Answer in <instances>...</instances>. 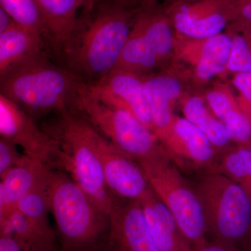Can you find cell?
Masks as SVG:
<instances>
[{"label": "cell", "mask_w": 251, "mask_h": 251, "mask_svg": "<svg viewBox=\"0 0 251 251\" xmlns=\"http://www.w3.org/2000/svg\"><path fill=\"white\" fill-rule=\"evenodd\" d=\"M161 143L171 161L181 169L209 166L215 154L212 143L185 117L175 116Z\"/></svg>", "instance_id": "2e32d148"}, {"label": "cell", "mask_w": 251, "mask_h": 251, "mask_svg": "<svg viewBox=\"0 0 251 251\" xmlns=\"http://www.w3.org/2000/svg\"><path fill=\"white\" fill-rule=\"evenodd\" d=\"M86 90L99 101L130 112L153 131L145 96L144 75L115 68L98 80L87 82Z\"/></svg>", "instance_id": "7c38bea8"}, {"label": "cell", "mask_w": 251, "mask_h": 251, "mask_svg": "<svg viewBox=\"0 0 251 251\" xmlns=\"http://www.w3.org/2000/svg\"><path fill=\"white\" fill-rule=\"evenodd\" d=\"M227 32L232 38L227 73L251 72V31Z\"/></svg>", "instance_id": "484cf974"}, {"label": "cell", "mask_w": 251, "mask_h": 251, "mask_svg": "<svg viewBox=\"0 0 251 251\" xmlns=\"http://www.w3.org/2000/svg\"><path fill=\"white\" fill-rule=\"evenodd\" d=\"M50 210L56 224L61 251H94L108 232L109 216L65 172L52 170Z\"/></svg>", "instance_id": "3957f363"}, {"label": "cell", "mask_w": 251, "mask_h": 251, "mask_svg": "<svg viewBox=\"0 0 251 251\" xmlns=\"http://www.w3.org/2000/svg\"><path fill=\"white\" fill-rule=\"evenodd\" d=\"M0 7L19 25L40 34L47 44L45 20L36 0H0Z\"/></svg>", "instance_id": "d4e9b609"}, {"label": "cell", "mask_w": 251, "mask_h": 251, "mask_svg": "<svg viewBox=\"0 0 251 251\" xmlns=\"http://www.w3.org/2000/svg\"><path fill=\"white\" fill-rule=\"evenodd\" d=\"M17 147L9 140L0 139V176L29 159V157L18 151Z\"/></svg>", "instance_id": "83f0119b"}, {"label": "cell", "mask_w": 251, "mask_h": 251, "mask_svg": "<svg viewBox=\"0 0 251 251\" xmlns=\"http://www.w3.org/2000/svg\"><path fill=\"white\" fill-rule=\"evenodd\" d=\"M176 36L205 39L226 30L233 21L234 0H163Z\"/></svg>", "instance_id": "9c48e42d"}, {"label": "cell", "mask_w": 251, "mask_h": 251, "mask_svg": "<svg viewBox=\"0 0 251 251\" xmlns=\"http://www.w3.org/2000/svg\"><path fill=\"white\" fill-rule=\"evenodd\" d=\"M87 85L79 97L77 110L117 150L138 163L168 155L152 130L130 112L91 97Z\"/></svg>", "instance_id": "8992f818"}, {"label": "cell", "mask_w": 251, "mask_h": 251, "mask_svg": "<svg viewBox=\"0 0 251 251\" xmlns=\"http://www.w3.org/2000/svg\"><path fill=\"white\" fill-rule=\"evenodd\" d=\"M180 103L184 117L196 126L214 148H223L232 141L230 133L211 111L202 94L186 93Z\"/></svg>", "instance_id": "603a6c76"}, {"label": "cell", "mask_w": 251, "mask_h": 251, "mask_svg": "<svg viewBox=\"0 0 251 251\" xmlns=\"http://www.w3.org/2000/svg\"><path fill=\"white\" fill-rule=\"evenodd\" d=\"M150 187L171 211L180 232L193 249L202 247L208 230L196 191L190 187L168 155L138 163Z\"/></svg>", "instance_id": "5b68a950"}, {"label": "cell", "mask_w": 251, "mask_h": 251, "mask_svg": "<svg viewBox=\"0 0 251 251\" xmlns=\"http://www.w3.org/2000/svg\"><path fill=\"white\" fill-rule=\"evenodd\" d=\"M0 135L23 153L51 170L65 172L66 157L58 140L39 128L34 119L0 94Z\"/></svg>", "instance_id": "ba28073f"}, {"label": "cell", "mask_w": 251, "mask_h": 251, "mask_svg": "<svg viewBox=\"0 0 251 251\" xmlns=\"http://www.w3.org/2000/svg\"><path fill=\"white\" fill-rule=\"evenodd\" d=\"M237 183L251 202V146L239 145L223 157L217 171Z\"/></svg>", "instance_id": "cb8c5ba5"}, {"label": "cell", "mask_w": 251, "mask_h": 251, "mask_svg": "<svg viewBox=\"0 0 251 251\" xmlns=\"http://www.w3.org/2000/svg\"><path fill=\"white\" fill-rule=\"evenodd\" d=\"M130 34L161 70L176 62V34L159 0H146L138 6Z\"/></svg>", "instance_id": "4fadbf2b"}, {"label": "cell", "mask_w": 251, "mask_h": 251, "mask_svg": "<svg viewBox=\"0 0 251 251\" xmlns=\"http://www.w3.org/2000/svg\"><path fill=\"white\" fill-rule=\"evenodd\" d=\"M47 29V44L54 53L65 58L79 24L80 0H36Z\"/></svg>", "instance_id": "e0dca14e"}, {"label": "cell", "mask_w": 251, "mask_h": 251, "mask_svg": "<svg viewBox=\"0 0 251 251\" xmlns=\"http://www.w3.org/2000/svg\"><path fill=\"white\" fill-rule=\"evenodd\" d=\"M207 229L222 244L242 240L251 232V202L247 193L227 176L214 171L196 190Z\"/></svg>", "instance_id": "52a82bcc"}, {"label": "cell", "mask_w": 251, "mask_h": 251, "mask_svg": "<svg viewBox=\"0 0 251 251\" xmlns=\"http://www.w3.org/2000/svg\"><path fill=\"white\" fill-rule=\"evenodd\" d=\"M87 82L69 68L51 62L43 53L0 75V94L35 119L51 112L77 110Z\"/></svg>", "instance_id": "6da1fadb"}, {"label": "cell", "mask_w": 251, "mask_h": 251, "mask_svg": "<svg viewBox=\"0 0 251 251\" xmlns=\"http://www.w3.org/2000/svg\"><path fill=\"white\" fill-rule=\"evenodd\" d=\"M193 251H233L231 248L227 247L226 244H208L198 248V249H193Z\"/></svg>", "instance_id": "d6a6232c"}, {"label": "cell", "mask_w": 251, "mask_h": 251, "mask_svg": "<svg viewBox=\"0 0 251 251\" xmlns=\"http://www.w3.org/2000/svg\"><path fill=\"white\" fill-rule=\"evenodd\" d=\"M102 0H80V9H82V17L90 16Z\"/></svg>", "instance_id": "1f68e13d"}, {"label": "cell", "mask_w": 251, "mask_h": 251, "mask_svg": "<svg viewBox=\"0 0 251 251\" xmlns=\"http://www.w3.org/2000/svg\"><path fill=\"white\" fill-rule=\"evenodd\" d=\"M232 85L237 91L239 106L251 122V72L232 74Z\"/></svg>", "instance_id": "4316f807"}, {"label": "cell", "mask_w": 251, "mask_h": 251, "mask_svg": "<svg viewBox=\"0 0 251 251\" xmlns=\"http://www.w3.org/2000/svg\"><path fill=\"white\" fill-rule=\"evenodd\" d=\"M97 146L105 183L112 194L128 201L143 197L150 186L140 165L117 150L100 133Z\"/></svg>", "instance_id": "5bb4252c"}, {"label": "cell", "mask_w": 251, "mask_h": 251, "mask_svg": "<svg viewBox=\"0 0 251 251\" xmlns=\"http://www.w3.org/2000/svg\"><path fill=\"white\" fill-rule=\"evenodd\" d=\"M149 228L161 251H193L180 232L171 211L157 197L151 187L138 200Z\"/></svg>", "instance_id": "ffe728a7"}, {"label": "cell", "mask_w": 251, "mask_h": 251, "mask_svg": "<svg viewBox=\"0 0 251 251\" xmlns=\"http://www.w3.org/2000/svg\"><path fill=\"white\" fill-rule=\"evenodd\" d=\"M176 38V62L186 71L195 87H204L214 77L227 74L232 46L229 32L205 39Z\"/></svg>", "instance_id": "30bf717a"}, {"label": "cell", "mask_w": 251, "mask_h": 251, "mask_svg": "<svg viewBox=\"0 0 251 251\" xmlns=\"http://www.w3.org/2000/svg\"><path fill=\"white\" fill-rule=\"evenodd\" d=\"M46 46L40 34L18 24L0 33V75L11 68L44 53Z\"/></svg>", "instance_id": "44dd1931"}, {"label": "cell", "mask_w": 251, "mask_h": 251, "mask_svg": "<svg viewBox=\"0 0 251 251\" xmlns=\"http://www.w3.org/2000/svg\"><path fill=\"white\" fill-rule=\"evenodd\" d=\"M0 234L14 238L23 251H61L57 234L46 232L17 209L0 224Z\"/></svg>", "instance_id": "7402d4cb"}, {"label": "cell", "mask_w": 251, "mask_h": 251, "mask_svg": "<svg viewBox=\"0 0 251 251\" xmlns=\"http://www.w3.org/2000/svg\"><path fill=\"white\" fill-rule=\"evenodd\" d=\"M226 31H251V0H234L233 21Z\"/></svg>", "instance_id": "f1b7e54d"}, {"label": "cell", "mask_w": 251, "mask_h": 251, "mask_svg": "<svg viewBox=\"0 0 251 251\" xmlns=\"http://www.w3.org/2000/svg\"><path fill=\"white\" fill-rule=\"evenodd\" d=\"M51 171L41 162L29 158L0 176V224L16 210L23 198L47 179Z\"/></svg>", "instance_id": "ac0fdd59"}, {"label": "cell", "mask_w": 251, "mask_h": 251, "mask_svg": "<svg viewBox=\"0 0 251 251\" xmlns=\"http://www.w3.org/2000/svg\"><path fill=\"white\" fill-rule=\"evenodd\" d=\"M188 83L191 82L186 71L176 62L171 67L144 75L145 96L153 132L160 142L171 129L176 116L173 108L188 93Z\"/></svg>", "instance_id": "8fae6325"}, {"label": "cell", "mask_w": 251, "mask_h": 251, "mask_svg": "<svg viewBox=\"0 0 251 251\" xmlns=\"http://www.w3.org/2000/svg\"><path fill=\"white\" fill-rule=\"evenodd\" d=\"M138 7L116 0H102L93 12L79 18L68 68L82 77L98 80L116 67Z\"/></svg>", "instance_id": "7a4b0ae2"}, {"label": "cell", "mask_w": 251, "mask_h": 251, "mask_svg": "<svg viewBox=\"0 0 251 251\" xmlns=\"http://www.w3.org/2000/svg\"><path fill=\"white\" fill-rule=\"evenodd\" d=\"M0 251H23L16 241L11 236L0 235Z\"/></svg>", "instance_id": "f546056e"}, {"label": "cell", "mask_w": 251, "mask_h": 251, "mask_svg": "<svg viewBox=\"0 0 251 251\" xmlns=\"http://www.w3.org/2000/svg\"><path fill=\"white\" fill-rule=\"evenodd\" d=\"M52 128H44L58 140L65 153V173H69L93 202L110 214L119 202L107 186L97 146L99 132L77 110L57 113Z\"/></svg>", "instance_id": "277c9868"}, {"label": "cell", "mask_w": 251, "mask_h": 251, "mask_svg": "<svg viewBox=\"0 0 251 251\" xmlns=\"http://www.w3.org/2000/svg\"><path fill=\"white\" fill-rule=\"evenodd\" d=\"M108 234L110 251H161L138 200L117 203L109 214Z\"/></svg>", "instance_id": "9a60e30c"}, {"label": "cell", "mask_w": 251, "mask_h": 251, "mask_svg": "<svg viewBox=\"0 0 251 251\" xmlns=\"http://www.w3.org/2000/svg\"><path fill=\"white\" fill-rule=\"evenodd\" d=\"M16 25L17 23L14 21V18L2 8L0 7V33L9 30Z\"/></svg>", "instance_id": "4dcf8cb0"}, {"label": "cell", "mask_w": 251, "mask_h": 251, "mask_svg": "<svg viewBox=\"0 0 251 251\" xmlns=\"http://www.w3.org/2000/svg\"><path fill=\"white\" fill-rule=\"evenodd\" d=\"M116 1L129 7L137 8L146 0H116Z\"/></svg>", "instance_id": "836d02e7"}, {"label": "cell", "mask_w": 251, "mask_h": 251, "mask_svg": "<svg viewBox=\"0 0 251 251\" xmlns=\"http://www.w3.org/2000/svg\"><path fill=\"white\" fill-rule=\"evenodd\" d=\"M213 113L224 124L239 145L251 146V122L239 106L232 87L224 82H216L202 94Z\"/></svg>", "instance_id": "d6986e66"}]
</instances>
